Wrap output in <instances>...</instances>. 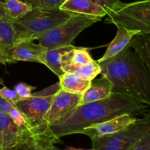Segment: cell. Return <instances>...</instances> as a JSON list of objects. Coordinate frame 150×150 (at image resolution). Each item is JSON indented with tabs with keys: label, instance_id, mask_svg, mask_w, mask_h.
<instances>
[{
	"label": "cell",
	"instance_id": "cell-3",
	"mask_svg": "<svg viewBox=\"0 0 150 150\" xmlns=\"http://www.w3.org/2000/svg\"><path fill=\"white\" fill-rule=\"evenodd\" d=\"M76 15L60 8L32 9L23 17L13 21L16 35V43L33 41Z\"/></svg>",
	"mask_w": 150,
	"mask_h": 150
},
{
	"label": "cell",
	"instance_id": "cell-15",
	"mask_svg": "<svg viewBox=\"0 0 150 150\" xmlns=\"http://www.w3.org/2000/svg\"><path fill=\"white\" fill-rule=\"evenodd\" d=\"M112 89L111 81L105 76H101L99 79H94L89 88L82 95L80 105L108 98L112 95Z\"/></svg>",
	"mask_w": 150,
	"mask_h": 150
},
{
	"label": "cell",
	"instance_id": "cell-34",
	"mask_svg": "<svg viewBox=\"0 0 150 150\" xmlns=\"http://www.w3.org/2000/svg\"><path fill=\"white\" fill-rule=\"evenodd\" d=\"M1 1H5V0H1Z\"/></svg>",
	"mask_w": 150,
	"mask_h": 150
},
{
	"label": "cell",
	"instance_id": "cell-7",
	"mask_svg": "<svg viewBox=\"0 0 150 150\" xmlns=\"http://www.w3.org/2000/svg\"><path fill=\"white\" fill-rule=\"evenodd\" d=\"M101 19L98 17L77 14L63 24L41 35L36 40L47 50L70 45L81 32Z\"/></svg>",
	"mask_w": 150,
	"mask_h": 150
},
{
	"label": "cell",
	"instance_id": "cell-1",
	"mask_svg": "<svg viewBox=\"0 0 150 150\" xmlns=\"http://www.w3.org/2000/svg\"><path fill=\"white\" fill-rule=\"evenodd\" d=\"M147 105L129 95L112 93L108 98L81 105L57 122L49 126L55 137L81 134L87 127L124 115L138 116L149 111Z\"/></svg>",
	"mask_w": 150,
	"mask_h": 150
},
{
	"label": "cell",
	"instance_id": "cell-20",
	"mask_svg": "<svg viewBox=\"0 0 150 150\" xmlns=\"http://www.w3.org/2000/svg\"><path fill=\"white\" fill-rule=\"evenodd\" d=\"M141 59L150 70V35H138L134 37L129 43Z\"/></svg>",
	"mask_w": 150,
	"mask_h": 150
},
{
	"label": "cell",
	"instance_id": "cell-23",
	"mask_svg": "<svg viewBox=\"0 0 150 150\" xmlns=\"http://www.w3.org/2000/svg\"><path fill=\"white\" fill-rule=\"evenodd\" d=\"M35 86H30L26 83H19L14 86V90L21 100L30 98L32 95V91L35 90Z\"/></svg>",
	"mask_w": 150,
	"mask_h": 150
},
{
	"label": "cell",
	"instance_id": "cell-17",
	"mask_svg": "<svg viewBox=\"0 0 150 150\" xmlns=\"http://www.w3.org/2000/svg\"><path fill=\"white\" fill-rule=\"evenodd\" d=\"M76 46L73 45L60 47L54 49L47 50L43 54L40 59V64L46 66L51 72L54 73L58 78H60L64 73L61 68V57L66 52L74 49Z\"/></svg>",
	"mask_w": 150,
	"mask_h": 150
},
{
	"label": "cell",
	"instance_id": "cell-30",
	"mask_svg": "<svg viewBox=\"0 0 150 150\" xmlns=\"http://www.w3.org/2000/svg\"><path fill=\"white\" fill-rule=\"evenodd\" d=\"M8 64V59L5 51L0 47V65H6Z\"/></svg>",
	"mask_w": 150,
	"mask_h": 150
},
{
	"label": "cell",
	"instance_id": "cell-26",
	"mask_svg": "<svg viewBox=\"0 0 150 150\" xmlns=\"http://www.w3.org/2000/svg\"><path fill=\"white\" fill-rule=\"evenodd\" d=\"M8 114L11 117L12 120L14 121V122L17 125V126L19 128H21V127L26 126V122L24 116L23 115V114L16 107H14Z\"/></svg>",
	"mask_w": 150,
	"mask_h": 150
},
{
	"label": "cell",
	"instance_id": "cell-28",
	"mask_svg": "<svg viewBox=\"0 0 150 150\" xmlns=\"http://www.w3.org/2000/svg\"><path fill=\"white\" fill-rule=\"evenodd\" d=\"M64 1L65 0H41V8H60V7Z\"/></svg>",
	"mask_w": 150,
	"mask_h": 150
},
{
	"label": "cell",
	"instance_id": "cell-25",
	"mask_svg": "<svg viewBox=\"0 0 150 150\" xmlns=\"http://www.w3.org/2000/svg\"><path fill=\"white\" fill-rule=\"evenodd\" d=\"M91 1L102 7L104 10H106L107 14L109 12L117 7L122 2L120 0H91Z\"/></svg>",
	"mask_w": 150,
	"mask_h": 150
},
{
	"label": "cell",
	"instance_id": "cell-19",
	"mask_svg": "<svg viewBox=\"0 0 150 150\" xmlns=\"http://www.w3.org/2000/svg\"><path fill=\"white\" fill-rule=\"evenodd\" d=\"M16 35L13 21L8 17L0 18V47L7 54L16 44Z\"/></svg>",
	"mask_w": 150,
	"mask_h": 150
},
{
	"label": "cell",
	"instance_id": "cell-21",
	"mask_svg": "<svg viewBox=\"0 0 150 150\" xmlns=\"http://www.w3.org/2000/svg\"><path fill=\"white\" fill-rule=\"evenodd\" d=\"M1 4L6 16L12 21L19 19L32 10L30 5L22 0H1Z\"/></svg>",
	"mask_w": 150,
	"mask_h": 150
},
{
	"label": "cell",
	"instance_id": "cell-5",
	"mask_svg": "<svg viewBox=\"0 0 150 150\" xmlns=\"http://www.w3.org/2000/svg\"><path fill=\"white\" fill-rule=\"evenodd\" d=\"M59 89L58 81L39 92L32 93L30 98L21 100L14 105L24 116L28 127L38 129L49 127L45 122V117Z\"/></svg>",
	"mask_w": 150,
	"mask_h": 150
},
{
	"label": "cell",
	"instance_id": "cell-9",
	"mask_svg": "<svg viewBox=\"0 0 150 150\" xmlns=\"http://www.w3.org/2000/svg\"><path fill=\"white\" fill-rule=\"evenodd\" d=\"M82 95L73 94L59 89L53 98L51 106L45 117L48 126L57 122L68 114L80 105Z\"/></svg>",
	"mask_w": 150,
	"mask_h": 150
},
{
	"label": "cell",
	"instance_id": "cell-35",
	"mask_svg": "<svg viewBox=\"0 0 150 150\" xmlns=\"http://www.w3.org/2000/svg\"><path fill=\"white\" fill-rule=\"evenodd\" d=\"M0 150H1V149H0Z\"/></svg>",
	"mask_w": 150,
	"mask_h": 150
},
{
	"label": "cell",
	"instance_id": "cell-32",
	"mask_svg": "<svg viewBox=\"0 0 150 150\" xmlns=\"http://www.w3.org/2000/svg\"><path fill=\"white\" fill-rule=\"evenodd\" d=\"M64 150H94V149H77V148L71 147V146H67Z\"/></svg>",
	"mask_w": 150,
	"mask_h": 150
},
{
	"label": "cell",
	"instance_id": "cell-27",
	"mask_svg": "<svg viewBox=\"0 0 150 150\" xmlns=\"http://www.w3.org/2000/svg\"><path fill=\"white\" fill-rule=\"evenodd\" d=\"M128 150H150V130Z\"/></svg>",
	"mask_w": 150,
	"mask_h": 150
},
{
	"label": "cell",
	"instance_id": "cell-29",
	"mask_svg": "<svg viewBox=\"0 0 150 150\" xmlns=\"http://www.w3.org/2000/svg\"><path fill=\"white\" fill-rule=\"evenodd\" d=\"M14 107V105H12L10 103H9L8 101L5 100L0 97V111L1 112L9 114Z\"/></svg>",
	"mask_w": 150,
	"mask_h": 150
},
{
	"label": "cell",
	"instance_id": "cell-2",
	"mask_svg": "<svg viewBox=\"0 0 150 150\" xmlns=\"http://www.w3.org/2000/svg\"><path fill=\"white\" fill-rule=\"evenodd\" d=\"M130 48L99 63L101 75L111 81L112 93L129 95L150 106V70Z\"/></svg>",
	"mask_w": 150,
	"mask_h": 150
},
{
	"label": "cell",
	"instance_id": "cell-13",
	"mask_svg": "<svg viewBox=\"0 0 150 150\" xmlns=\"http://www.w3.org/2000/svg\"><path fill=\"white\" fill-rule=\"evenodd\" d=\"M20 128L8 114L0 111V149L13 150L19 138Z\"/></svg>",
	"mask_w": 150,
	"mask_h": 150
},
{
	"label": "cell",
	"instance_id": "cell-10",
	"mask_svg": "<svg viewBox=\"0 0 150 150\" xmlns=\"http://www.w3.org/2000/svg\"><path fill=\"white\" fill-rule=\"evenodd\" d=\"M137 120L138 118L136 116L124 114L107 121L90 126L82 130L81 134L86 135L91 138V139L96 137L111 135L129 127L134 124Z\"/></svg>",
	"mask_w": 150,
	"mask_h": 150
},
{
	"label": "cell",
	"instance_id": "cell-14",
	"mask_svg": "<svg viewBox=\"0 0 150 150\" xmlns=\"http://www.w3.org/2000/svg\"><path fill=\"white\" fill-rule=\"evenodd\" d=\"M91 48L76 47L61 57V68L64 73H74L76 70L92 62Z\"/></svg>",
	"mask_w": 150,
	"mask_h": 150
},
{
	"label": "cell",
	"instance_id": "cell-6",
	"mask_svg": "<svg viewBox=\"0 0 150 150\" xmlns=\"http://www.w3.org/2000/svg\"><path fill=\"white\" fill-rule=\"evenodd\" d=\"M150 130V111L124 130L91 139L94 150H128Z\"/></svg>",
	"mask_w": 150,
	"mask_h": 150
},
{
	"label": "cell",
	"instance_id": "cell-31",
	"mask_svg": "<svg viewBox=\"0 0 150 150\" xmlns=\"http://www.w3.org/2000/svg\"><path fill=\"white\" fill-rule=\"evenodd\" d=\"M22 1L30 5L32 9L41 8V0H22Z\"/></svg>",
	"mask_w": 150,
	"mask_h": 150
},
{
	"label": "cell",
	"instance_id": "cell-24",
	"mask_svg": "<svg viewBox=\"0 0 150 150\" xmlns=\"http://www.w3.org/2000/svg\"><path fill=\"white\" fill-rule=\"evenodd\" d=\"M0 97L8 101L12 105H15L19 101L21 100L20 98L15 90H12L7 86H3L0 89Z\"/></svg>",
	"mask_w": 150,
	"mask_h": 150
},
{
	"label": "cell",
	"instance_id": "cell-11",
	"mask_svg": "<svg viewBox=\"0 0 150 150\" xmlns=\"http://www.w3.org/2000/svg\"><path fill=\"white\" fill-rule=\"evenodd\" d=\"M47 51L46 48L34 41H22L15 44L7 53L8 64H14L19 61L40 63V59Z\"/></svg>",
	"mask_w": 150,
	"mask_h": 150
},
{
	"label": "cell",
	"instance_id": "cell-8",
	"mask_svg": "<svg viewBox=\"0 0 150 150\" xmlns=\"http://www.w3.org/2000/svg\"><path fill=\"white\" fill-rule=\"evenodd\" d=\"M60 142L49 127L32 129L25 126L20 128L19 141L13 150H62L54 146Z\"/></svg>",
	"mask_w": 150,
	"mask_h": 150
},
{
	"label": "cell",
	"instance_id": "cell-4",
	"mask_svg": "<svg viewBox=\"0 0 150 150\" xmlns=\"http://www.w3.org/2000/svg\"><path fill=\"white\" fill-rule=\"evenodd\" d=\"M104 22L138 31L140 35H150V1L121 2L109 12Z\"/></svg>",
	"mask_w": 150,
	"mask_h": 150
},
{
	"label": "cell",
	"instance_id": "cell-18",
	"mask_svg": "<svg viewBox=\"0 0 150 150\" xmlns=\"http://www.w3.org/2000/svg\"><path fill=\"white\" fill-rule=\"evenodd\" d=\"M59 80L60 89L69 93L79 95H83L91 83V81L82 80L74 73H64L59 78Z\"/></svg>",
	"mask_w": 150,
	"mask_h": 150
},
{
	"label": "cell",
	"instance_id": "cell-22",
	"mask_svg": "<svg viewBox=\"0 0 150 150\" xmlns=\"http://www.w3.org/2000/svg\"><path fill=\"white\" fill-rule=\"evenodd\" d=\"M101 69L100 64L97 62V61L93 60L88 64L76 70L74 74L82 80L92 81L98 75L101 74Z\"/></svg>",
	"mask_w": 150,
	"mask_h": 150
},
{
	"label": "cell",
	"instance_id": "cell-12",
	"mask_svg": "<svg viewBox=\"0 0 150 150\" xmlns=\"http://www.w3.org/2000/svg\"><path fill=\"white\" fill-rule=\"evenodd\" d=\"M116 27L117 32L116 36L108 45L104 55L97 60L99 64L119 54L121 51L129 46L134 37L140 34L138 31L131 30L121 26H116Z\"/></svg>",
	"mask_w": 150,
	"mask_h": 150
},
{
	"label": "cell",
	"instance_id": "cell-33",
	"mask_svg": "<svg viewBox=\"0 0 150 150\" xmlns=\"http://www.w3.org/2000/svg\"><path fill=\"white\" fill-rule=\"evenodd\" d=\"M147 1H150V0H147Z\"/></svg>",
	"mask_w": 150,
	"mask_h": 150
},
{
	"label": "cell",
	"instance_id": "cell-16",
	"mask_svg": "<svg viewBox=\"0 0 150 150\" xmlns=\"http://www.w3.org/2000/svg\"><path fill=\"white\" fill-rule=\"evenodd\" d=\"M60 9L79 15L102 18L107 13L105 10L91 0H65Z\"/></svg>",
	"mask_w": 150,
	"mask_h": 150
}]
</instances>
